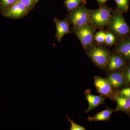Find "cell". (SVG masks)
<instances>
[{
  "label": "cell",
  "mask_w": 130,
  "mask_h": 130,
  "mask_svg": "<svg viewBox=\"0 0 130 130\" xmlns=\"http://www.w3.org/2000/svg\"><path fill=\"white\" fill-rule=\"evenodd\" d=\"M123 13L116 9L114 10L107 25V30L117 37L121 39L130 36V27L123 16Z\"/></svg>",
  "instance_id": "6da1fadb"
},
{
  "label": "cell",
  "mask_w": 130,
  "mask_h": 130,
  "mask_svg": "<svg viewBox=\"0 0 130 130\" xmlns=\"http://www.w3.org/2000/svg\"><path fill=\"white\" fill-rule=\"evenodd\" d=\"M85 51L95 65L103 70L106 66L111 53L103 44L96 43Z\"/></svg>",
  "instance_id": "7a4b0ae2"
},
{
  "label": "cell",
  "mask_w": 130,
  "mask_h": 130,
  "mask_svg": "<svg viewBox=\"0 0 130 130\" xmlns=\"http://www.w3.org/2000/svg\"><path fill=\"white\" fill-rule=\"evenodd\" d=\"M113 11L112 8L105 4L98 9L90 10L89 24L96 29H103L107 26Z\"/></svg>",
  "instance_id": "3957f363"
},
{
  "label": "cell",
  "mask_w": 130,
  "mask_h": 130,
  "mask_svg": "<svg viewBox=\"0 0 130 130\" xmlns=\"http://www.w3.org/2000/svg\"><path fill=\"white\" fill-rule=\"evenodd\" d=\"M96 29L90 24L73 27L72 32L79 40L85 51L94 43Z\"/></svg>",
  "instance_id": "277c9868"
},
{
  "label": "cell",
  "mask_w": 130,
  "mask_h": 130,
  "mask_svg": "<svg viewBox=\"0 0 130 130\" xmlns=\"http://www.w3.org/2000/svg\"><path fill=\"white\" fill-rule=\"evenodd\" d=\"M91 9L85 7V5H80L70 12L66 19L73 27L89 24V14Z\"/></svg>",
  "instance_id": "5b68a950"
},
{
  "label": "cell",
  "mask_w": 130,
  "mask_h": 130,
  "mask_svg": "<svg viewBox=\"0 0 130 130\" xmlns=\"http://www.w3.org/2000/svg\"><path fill=\"white\" fill-rule=\"evenodd\" d=\"M94 84L98 92L101 95L114 101L116 91L106 78L99 76L94 77Z\"/></svg>",
  "instance_id": "8992f818"
},
{
  "label": "cell",
  "mask_w": 130,
  "mask_h": 130,
  "mask_svg": "<svg viewBox=\"0 0 130 130\" xmlns=\"http://www.w3.org/2000/svg\"><path fill=\"white\" fill-rule=\"evenodd\" d=\"M127 64L125 60L119 54L113 51L111 53L109 60L104 70L107 73L121 71Z\"/></svg>",
  "instance_id": "52a82bcc"
},
{
  "label": "cell",
  "mask_w": 130,
  "mask_h": 130,
  "mask_svg": "<svg viewBox=\"0 0 130 130\" xmlns=\"http://www.w3.org/2000/svg\"><path fill=\"white\" fill-rule=\"evenodd\" d=\"M29 9L19 0L4 12V16L11 19H19L25 16L29 12Z\"/></svg>",
  "instance_id": "ba28073f"
},
{
  "label": "cell",
  "mask_w": 130,
  "mask_h": 130,
  "mask_svg": "<svg viewBox=\"0 0 130 130\" xmlns=\"http://www.w3.org/2000/svg\"><path fill=\"white\" fill-rule=\"evenodd\" d=\"M113 51L119 54L127 63H130V36L118 39Z\"/></svg>",
  "instance_id": "9c48e42d"
},
{
  "label": "cell",
  "mask_w": 130,
  "mask_h": 130,
  "mask_svg": "<svg viewBox=\"0 0 130 130\" xmlns=\"http://www.w3.org/2000/svg\"><path fill=\"white\" fill-rule=\"evenodd\" d=\"M106 78L116 91L126 85L122 70L107 73Z\"/></svg>",
  "instance_id": "30bf717a"
},
{
  "label": "cell",
  "mask_w": 130,
  "mask_h": 130,
  "mask_svg": "<svg viewBox=\"0 0 130 130\" xmlns=\"http://www.w3.org/2000/svg\"><path fill=\"white\" fill-rule=\"evenodd\" d=\"M54 21L56 25V30L55 37L58 41H61L65 35L72 33V31L70 29V24L66 19L60 20L54 18Z\"/></svg>",
  "instance_id": "8fae6325"
},
{
  "label": "cell",
  "mask_w": 130,
  "mask_h": 130,
  "mask_svg": "<svg viewBox=\"0 0 130 130\" xmlns=\"http://www.w3.org/2000/svg\"><path fill=\"white\" fill-rule=\"evenodd\" d=\"M85 98L88 101L89 106L88 108L85 111L86 113L89 112L95 109L100 105L105 103L106 98L101 95H94L91 94V91L89 89H87L85 91Z\"/></svg>",
  "instance_id": "7c38bea8"
},
{
  "label": "cell",
  "mask_w": 130,
  "mask_h": 130,
  "mask_svg": "<svg viewBox=\"0 0 130 130\" xmlns=\"http://www.w3.org/2000/svg\"><path fill=\"white\" fill-rule=\"evenodd\" d=\"M114 101L116 102L115 111H122L128 113L130 108V99L116 93Z\"/></svg>",
  "instance_id": "4fadbf2b"
},
{
  "label": "cell",
  "mask_w": 130,
  "mask_h": 130,
  "mask_svg": "<svg viewBox=\"0 0 130 130\" xmlns=\"http://www.w3.org/2000/svg\"><path fill=\"white\" fill-rule=\"evenodd\" d=\"M114 112H115V109L108 108L105 110L95 114L93 117L89 116L88 120L89 121H109L111 115Z\"/></svg>",
  "instance_id": "5bb4252c"
},
{
  "label": "cell",
  "mask_w": 130,
  "mask_h": 130,
  "mask_svg": "<svg viewBox=\"0 0 130 130\" xmlns=\"http://www.w3.org/2000/svg\"><path fill=\"white\" fill-rule=\"evenodd\" d=\"M64 3L68 12H69L79 5H85L87 2L86 0H65Z\"/></svg>",
  "instance_id": "9a60e30c"
},
{
  "label": "cell",
  "mask_w": 130,
  "mask_h": 130,
  "mask_svg": "<svg viewBox=\"0 0 130 130\" xmlns=\"http://www.w3.org/2000/svg\"><path fill=\"white\" fill-rule=\"evenodd\" d=\"M118 40V38L113 33L110 31L106 30V38L104 44L106 46L110 47L115 45Z\"/></svg>",
  "instance_id": "2e32d148"
},
{
  "label": "cell",
  "mask_w": 130,
  "mask_h": 130,
  "mask_svg": "<svg viewBox=\"0 0 130 130\" xmlns=\"http://www.w3.org/2000/svg\"><path fill=\"white\" fill-rule=\"evenodd\" d=\"M117 5L116 9L120 12L127 13L129 10V0H115Z\"/></svg>",
  "instance_id": "e0dca14e"
},
{
  "label": "cell",
  "mask_w": 130,
  "mask_h": 130,
  "mask_svg": "<svg viewBox=\"0 0 130 130\" xmlns=\"http://www.w3.org/2000/svg\"><path fill=\"white\" fill-rule=\"evenodd\" d=\"M106 31L101 30L95 32L94 41L96 43L100 44H104L106 38Z\"/></svg>",
  "instance_id": "ac0fdd59"
},
{
  "label": "cell",
  "mask_w": 130,
  "mask_h": 130,
  "mask_svg": "<svg viewBox=\"0 0 130 130\" xmlns=\"http://www.w3.org/2000/svg\"><path fill=\"white\" fill-rule=\"evenodd\" d=\"M122 71L125 80L126 85L130 86V63H127Z\"/></svg>",
  "instance_id": "d6986e66"
},
{
  "label": "cell",
  "mask_w": 130,
  "mask_h": 130,
  "mask_svg": "<svg viewBox=\"0 0 130 130\" xmlns=\"http://www.w3.org/2000/svg\"><path fill=\"white\" fill-rule=\"evenodd\" d=\"M116 93L130 99V86L122 88L117 91Z\"/></svg>",
  "instance_id": "ffe728a7"
},
{
  "label": "cell",
  "mask_w": 130,
  "mask_h": 130,
  "mask_svg": "<svg viewBox=\"0 0 130 130\" xmlns=\"http://www.w3.org/2000/svg\"><path fill=\"white\" fill-rule=\"evenodd\" d=\"M66 116V118L68 120L70 121L71 123V128L70 130H85V128L82 126L79 125L76 123H74L73 120H71L67 116Z\"/></svg>",
  "instance_id": "44dd1931"
},
{
  "label": "cell",
  "mask_w": 130,
  "mask_h": 130,
  "mask_svg": "<svg viewBox=\"0 0 130 130\" xmlns=\"http://www.w3.org/2000/svg\"><path fill=\"white\" fill-rule=\"evenodd\" d=\"M17 0H1L2 7L5 11L16 2Z\"/></svg>",
  "instance_id": "7402d4cb"
},
{
  "label": "cell",
  "mask_w": 130,
  "mask_h": 130,
  "mask_svg": "<svg viewBox=\"0 0 130 130\" xmlns=\"http://www.w3.org/2000/svg\"><path fill=\"white\" fill-rule=\"evenodd\" d=\"M29 10H30L35 3V0H19Z\"/></svg>",
  "instance_id": "603a6c76"
},
{
  "label": "cell",
  "mask_w": 130,
  "mask_h": 130,
  "mask_svg": "<svg viewBox=\"0 0 130 130\" xmlns=\"http://www.w3.org/2000/svg\"><path fill=\"white\" fill-rule=\"evenodd\" d=\"M107 1L108 0H96L99 7H101L105 5Z\"/></svg>",
  "instance_id": "cb8c5ba5"
},
{
  "label": "cell",
  "mask_w": 130,
  "mask_h": 130,
  "mask_svg": "<svg viewBox=\"0 0 130 130\" xmlns=\"http://www.w3.org/2000/svg\"><path fill=\"white\" fill-rule=\"evenodd\" d=\"M128 113L129 115V116H130V108L129 109V111H128Z\"/></svg>",
  "instance_id": "d4e9b609"
},
{
  "label": "cell",
  "mask_w": 130,
  "mask_h": 130,
  "mask_svg": "<svg viewBox=\"0 0 130 130\" xmlns=\"http://www.w3.org/2000/svg\"><path fill=\"white\" fill-rule=\"evenodd\" d=\"M39 1H40V0H35V3H37Z\"/></svg>",
  "instance_id": "484cf974"
}]
</instances>
